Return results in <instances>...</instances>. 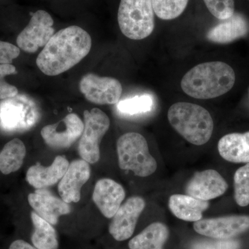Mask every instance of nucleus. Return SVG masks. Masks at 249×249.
Here are the masks:
<instances>
[{
  "label": "nucleus",
  "mask_w": 249,
  "mask_h": 249,
  "mask_svg": "<svg viewBox=\"0 0 249 249\" xmlns=\"http://www.w3.org/2000/svg\"><path fill=\"white\" fill-rule=\"evenodd\" d=\"M91 36L78 26H71L54 34L36 60L47 76H55L79 63L91 50Z\"/></svg>",
  "instance_id": "nucleus-1"
},
{
  "label": "nucleus",
  "mask_w": 249,
  "mask_h": 249,
  "mask_svg": "<svg viewBox=\"0 0 249 249\" xmlns=\"http://www.w3.org/2000/svg\"><path fill=\"white\" fill-rule=\"evenodd\" d=\"M235 74L230 65L220 61L208 62L192 68L181 80V89L197 99H211L229 92Z\"/></svg>",
  "instance_id": "nucleus-2"
},
{
  "label": "nucleus",
  "mask_w": 249,
  "mask_h": 249,
  "mask_svg": "<svg viewBox=\"0 0 249 249\" xmlns=\"http://www.w3.org/2000/svg\"><path fill=\"white\" fill-rule=\"evenodd\" d=\"M168 119L172 127L192 144L204 145L212 137L213 121L209 111L200 106L175 103L168 110Z\"/></svg>",
  "instance_id": "nucleus-3"
},
{
  "label": "nucleus",
  "mask_w": 249,
  "mask_h": 249,
  "mask_svg": "<svg viewBox=\"0 0 249 249\" xmlns=\"http://www.w3.org/2000/svg\"><path fill=\"white\" fill-rule=\"evenodd\" d=\"M121 169L131 170L141 178L150 176L157 169V160L149 152L146 139L137 132H128L117 142Z\"/></svg>",
  "instance_id": "nucleus-4"
},
{
  "label": "nucleus",
  "mask_w": 249,
  "mask_h": 249,
  "mask_svg": "<svg viewBox=\"0 0 249 249\" xmlns=\"http://www.w3.org/2000/svg\"><path fill=\"white\" fill-rule=\"evenodd\" d=\"M118 22L121 32L128 38H146L155 29L152 0H121Z\"/></svg>",
  "instance_id": "nucleus-5"
},
{
  "label": "nucleus",
  "mask_w": 249,
  "mask_h": 249,
  "mask_svg": "<svg viewBox=\"0 0 249 249\" xmlns=\"http://www.w3.org/2000/svg\"><path fill=\"white\" fill-rule=\"evenodd\" d=\"M84 129L78 145L80 157L89 163L98 162L101 157L100 143L110 126L106 113L98 108L84 111Z\"/></svg>",
  "instance_id": "nucleus-6"
},
{
  "label": "nucleus",
  "mask_w": 249,
  "mask_h": 249,
  "mask_svg": "<svg viewBox=\"0 0 249 249\" xmlns=\"http://www.w3.org/2000/svg\"><path fill=\"white\" fill-rule=\"evenodd\" d=\"M53 19L43 10L32 15L30 22L19 34L17 44L19 49L27 53H35L45 47L54 35Z\"/></svg>",
  "instance_id": "nucleus-7"
},
{
  "label": "nucleus",
  "mask_w": 249,
  "mask_h": 249,
  "mask_svg": "<svg viewBox=\"0 0 249 249\" xmlns=\"http://www.w3.org/2000/svg\"><path fill=\"white\" fill-rule=\"evenodd\" d=\"M80 89L89 102L98 105L117 104L120 101L123 88L120 82L109 77L88 73L81 78Z\"/></svg>",
  "instance_id": "nucleus-8"
},
{
  "label": "nucleus",
  "mask_w": 249,
  "mask_h": 249,
  "mask_svg": "<svg viewBox=\"0 0 249 249\" xmlns=\"http://www.w3.org/2000/svg\"><path fill=\"white\" fill-rule=\"evenodd\" d=\"M197 233L216 240H230L249 230V215L201 219L193 224Z\"/></svg>",
  "instance_id": "nucleus-9"
},
{
  "label": "nucleus",
  "mask_w": 249,
  "mask_h": 249,
  "mask_svg": "<svg viewBox=\"0 0 249 249\" xmlns=\"http://www.w3.org/2000/svg\"><path fill=\"white\" fill-rule=\"evenodd\" d=\"M16 96L0 103V124L6 130L27 129L34 125L37 119L34 104Z\"/></svg>",
  "instance_id": "nucleus-10"
},
{
  "label": "nucleus",
  "mask_w": 249,
  "mask_h": 249,
  "mask_svg": "<svg viewBox=\"0 0 249 249\" xmlns=\"http://www.w3.org/2000/svg\"><path fill=\"white\" fill-rule=\"evenodd\" d=\"M84 124L76 114H70L55 124L45 126L41 135L46 143L54 149L71 146L81 137Z\"/></svg>",
  "instance_id": "nucleus-11"
},
{
  "label": "nucleus",
  "mask_w": 249,
  "mask_h": 249,
  "mask_svg": "<svg viewBox=\"0 0 249 249\" xmlns=\"http://www.w3.org/2000/svg\"><path fill=\"white\" fill-rule=\"evenodd\" d=\"M145 207V201L141 196L129 197L112 217L109 226L110 235L119 242L130 238Z\"/></svg>",
  "instance_id": "nucleus-12"
},
{
  "label": "nucleus",
  "mask_w": 249,
  "mask_h": 249,
  "mask_svg": "<svg viewBox=\"0 0 249 249\" xmlns=\"http://www.w3.org/2000/svg\"><path fill=\"white\" fill-rule=\"evenodd\" d=\"M228 183L217 171L206 170L197 172L187 183L188 196L204 201H209L223 196L228 189Z\"/></svg>",
  "instance_id": "nucleus-13"
},
{
  "label": "nucleus",
  "mask_w": 249,
  "mask_h": 249,
  "mask_svg": "<svg viewBox=\"0 0 249 249\" xmlns=\"http://www.w3.org/2000/svg\"><path fill=\"white\" fill-rule=\"evenodd\" d=\"M90 167L84 160L72 161L58 184V192L62 199L67 204L78 202L80 191L83 185L89 180Z\"/></svg>",
  "instance_id": "nucleus-14"
},
{
  "label": "nucleus",
  "mask_w": 249,
  "mask_h": 249,
  "mask_svg": "<svg viewBox=\"0 0 249 249\" xmlns=\"http://www.w3.org/2000/svg\"><path fill=\"white\" fill-rule=\"evenodd\" d=\"M28 201L36 213L52 225L58 224L59 218L71 213V208L62 199L45 188L36 190L28 196Z\"/></svg>",
  "instance_id": "nucleus-15"
},
{
  "label": "nucleus",
  "mask_w": 249,
  "mask_h": 249,
  "mask_svg": "<svg viewBox=\"0 0 249 249\" xmlns=\"http://www.w3.org/2000/svg\"><path fill=\"white\" fill-rule=\"evenodd\" d=\"M93 201L105 217L112 218L125 197L124 188L110 178H102L96 183Z\"/></svg>",
  "instance_id": "nucleus-16"
},
{
  "label": "nucleus",
  "mask_w": 249,
  "mask_h": 249,
  "mask_svg": "<svg viewBox=\"0 0 249 249\" xmlns=\"http://www.w3.org/2000/svg\"><path fill=\"white\" fill-rule=\"evenodd\" d=\"M69 165L68 160L62 156H58L49 167H44L37 163L28 170L27 181L37 189L47 188L61 180Z\"/></svg>",
  "instance_id": "nucleus-17"
},
{
  "label": "nucleus",
  "mask_w": 249,
  "mask_h": 249,
  "mask_svg": "<svg viewBox=\"0 0 249 249\" xmlns=\"http://www.w3.org/2000/svg\"><path fill=\"white\" fill-rule=\"evenodd\" d=\"M249 31V23L246 18L240 14H234L211 29L206 37L214 43L227 44L244 37Z\"/></svg>",
  "instance_id": "nucleus-18"
},
{
  "label": "nucleus",
  "mask_w": 249,
  "mask_h": 249,
  "mask_svg": "<svg viewBox=\"0 0 249 249\" xmlns=\"http://www.w3.org/2000/svg\"><path fill=\"white\" fill-rule=\"evenodd\" d=\"M168 205L172 213L178 219L196 222L202 219L203 213L209 209L210 203L188 195L175 194L170 196Z\"/></svg>",
  "instance_id": "nucleus-19"
},
{
  "label": "nucleus",
  "mask_w": 249,
  "mask_h": 249,
  "mask_svg": "<svg viewBox=\"0 0 249 249\" xmlns=\"http://www.w3.org/2000/svg\"><path fill=\"white\" fill-rule=\"evenodd\" d=\"M218 151L224 160L235 163H249V132L228 134L218 142Z\"/></svg>",
  "instance_id": "nucleus-20"
},
{
  "label": "nucleus",
  "mask_w": 249,
  "mask_h": 249,
  "mask_svg": "<svg viewBox=\"0 0 249 249\" xmlns=\"http://www.w3.org/2000/svg\"><path fill=\"white\" fill-rule=\"evenodd\" d=\"M169 229L163 223L154 222L129 242V249H163Z\"/></svg>",
  "instance_id": "nucleus-21"
},
{
  "label": "nucleus",
  "mask_w": 249,
  "mask_h": 249,
  "mask_svg": "<svg viewBox=\"0 0 249 249\" xmlns=\"http://www.w3.org/2000/svg\"><path fill=\"white\" fill-rule=\"evenodd\" d=\"M34 231L31 235L33 245L37 249H58L56 231L52 224L42 219L36 212L31 213Z\"/></svg>",
  "instance_id": "nucleus-22"
},
{
  "label": "nucleus",
  "mask_w": 249,
  "mask_h": 249,
  "mask_svg": "<svg viewBox=\"0 0 249 249\" xmlns=\"http://www.w3.org/2000/svg\"><path fill=\"white\" fill-rule=\"evenodd\" d=\"M26 147L19 139L8 142L0 152V171L9 175L21 168L26 156Z\"/></svg>",
  "instance_id": "nucleus-23"
},
{
  "label": "nucleus",
  "mask_w": 249,
  "mask_h": 249,
  "mask_svg": "<svg viewBox=\"0 0 249 249\" xmlns=\"http://www.w3.org/2000/svg\"><path fill=\"white\" fill-rule=\"evenodd\" d=\"M188 0H152L154 12L163 20H170L183 14Z\"/></svg>",
  "instance_id": "nucleus-24"
},
{
  "label": "nucleus",
  "mask_w": 249,
  "mask_h": 249,
  "mask_svg": "<svg viewBox=\"0 0 249 249\" xmlns=\"http://www.w3.org/2000/svg\"><path fill=\"white\" fill-rule=\"evenodd\" d=\"M234 196L237 205H249V163L241 167L234 175Z\"/></svg>",
  "instance_id": "nucleus-25"
},
{
  "label": "nucleus",
  "mask_w": 249,
  "mask_h": 249,
  "mask_svg": "<svg viewBox=\"0 0 249 249\" xmlns=\"http://www.w3.org/2000/svg\"><path fill=\"white\" fill-rule=\"evenodd\" d=\"M118 110L127 115L143 114L151 110L153 99L150 95H142L127 98L117 103Z\"/></svg>",
  "instance_id": "nucleus-26"
},
{
  "label": "nucleus",
  "mask_w": 249,
  "mask_h": 249,
  "mask_svg": "<svg viewBox=\"0 0 249 249\" xmlns=\"http://www.w3.org/2000/svg\"><path fill=\"white\" fill-rule=\"evenodd\" d=\"M210 13L220 20L227 19L235 14L234 0H204Z\"/></svg>",
  "instance_id": "nucleus-27"
},
{
  "label": "nucleus",
  "mask_w": 249,
  "mask_h": 249,
  "mask_svg": "<svg viewBox=\"0 0 249 249\" xmlns=\"http://www.w3.org/2000/svg\"><path fill=\"white\" fill-rule=\"evenodd\" d=\"M240 242L236 240H214L196 242L191 249H240Z\"/></svg>",
  "instance_id": "nucleus-28"
},
{
  "label": "nucleus",
  "mask_w": 249,
  "mask_h": 249,
  "mask_svg": "<svg viewBox=\"0 0 249 249\" xmlns=\"http://www.w3.org/2000/svg\"><path fill=\"white\" fill-rule=\"evenodd\" d=\"M19 53L20 50L16 46L0 40V64H11Z\"/></svg>",
  "instance_id": "nucleus-29"
},
{
  "label": "nucleus",
  "mask_w": 249,
  "mask_h": 249,
  "mask_svg": "<svg viewBox=\"0 0 249 249\" xmlns=\"http://www.w3.org/2000/svg\"><path fill=\"white\" fill-rule=\"evenodd\" d=\"M18 90L16 87L4 81H0V100H6L18 96Z\"/></svg>",
  "instance_id": "nucleus-30"
},
{
  "label": "nucleus",
  "mask_w": 249,
  "mask_h": 249,
  "mask_svg": "<svg viewBox=\"0 0 249 249\" xmlns=\"http://www.w3.org/2000/svg\"><path fill=\"white\" fill-rule=\"evenodd\" d=\"M17 70L11 64H0V80L9 75L16 74Z\"/></svg>",
  "instance_id": "nucleus-31"
},
{
  "label": "nucleus",
  "mask_w": 249,
  "mask_h": 249,
  "mask_svg": "<svg viewBox=\"0 0 249 249\" xmlns=\"http://www.w3.org/2000/svg\"><path fill=\"white\" fill-rule=\"evenodd\" d=\"M9 249H37L30 244L22 240H17L13 242Z\"/></svg>",
  "instance_id": "nucleus-32"
}]
</instances>
